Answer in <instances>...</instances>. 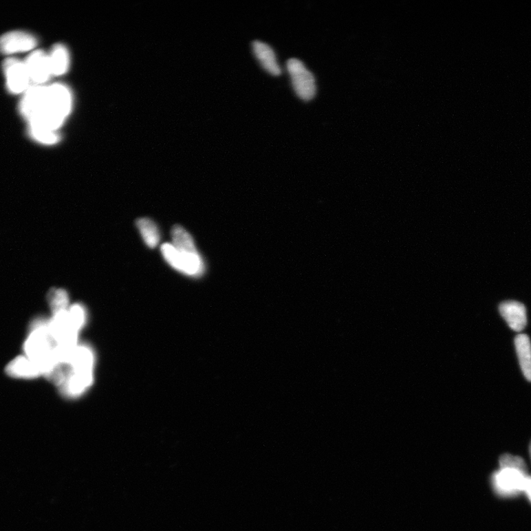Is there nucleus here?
<instances>
[{"label": "nucleus", "instance_id": "obj_3", "mask_svg": "<svg viewBox=\"0 0 531 531\" xmlns=\"http://www.w3.org/2000/svg\"><path fill=\"white\" fill-rule=\"evenodd\" d=\"M72 107V95L63 85L47 86L44 105L28 125L56 131L63 124Z\"/></svg>", "mask_w": 531, "mask_h": 531}, {"label": "nucleus", "instance_id": "obj_15", "mask_svg": "<svg viewBox=\"0 0 531 531\" xmlns=\"http://www.w3.org/2000/svg\"><path fill=\"white\" fill-rule=\"evenodd\" d=\"M48 55L53 76L65 74L69 67V54L66 47L61 44L56 45Z\"/></svg>", "mask_w": 531, "mask_h": 531}, {"label": "nucleus", "instance_id": "obj_6", "mask_svg": "<svg viewBox=\"0 0 531 531\" xmlns=\"http://www.w3.org/2000/svg\"><path fill=\"white\" fill-rule=\"evenodd\" d=\"M287 66L296 94L303 100H312L316 90L313 74L298 58L289 59Z\"/></svg>", "mask_w": 531, "mask_h": 531}, {"label": "nucleus", "instance_id": "obj_2", "mask_svg": "<svg viewBox=\"0 0 531 531\" xmlns=\"http://www.w3.org/2000/svg\"><path fill=\"white\" fill-rule=\"evenodd\" d=\"M58 349V345L50 330L49 319L39 318L30 323L23 352L40 367L43 376L57 362Z\"/></svg>", "mask_w": 531, "mask_h": 531}, {"label": "nucleus", "instance_id": "obj_12", "mask_svg": "<svg viewBox=\"0 0 531 531\" xmlns=\"http://www.w3.org/2000/svg\"><path fill=\"white\" fill-rule=\"evenodd\" d=\"M499 311L513 331L519 332L525 328L527 314L523 303L514 301H505L499 305Z\"/></svg>", "mask_w": 531, "mask_h": 531}, {"label": "nucleus", "instance_id": "obj_20", "mask_svg": "<svg viewBox=\"0 0 531 531\" xmlns=\"http://www.w3.org/2000/svg\"><path fill=\"white\" fill-rule=\"evenodd\" d=\"M500 468H515L528 474L527 466L522 457L510 454H505L499 458Z\"/></svg>", "mask_w": 531, "mask_h": 531}, {"label": "nucleus", "instance_id": "obj_7", "mask_svg": "<svg viewBox=\"0 0 531 531\" xmlns=\"http://www.w3.org/2000/svg\"><path fill=\"white\" fill-rule=\"evenodd\" d=\"M7 88L13 94H25L32 85L24 61L8 58L3 63Z\"/></svg>", "mask_w": 531, "mask_h": 531}, {"label": "nucleus", "instance_id": "obj_11", "mask_svg": "<svg viewBox=\"0 0 531 531\" xmlns=\"http://www.w3.org/2000/svg\"><path fill=\"white\" fill-rule=\"evenodd\" d=\"M8 376L14 379L32 380L43 376L42 369L25 355H20L10 362L6 369Z\"/></svg>", "mask_w": 531, "mask_h": 531}, {"label": "nucleus", "instance_id": "obj_10", "mask_svg": "<svg viewBox=\"0 0 531 531\" xmlns=\"http://www.w3.org/2000/svg\"><path fill=\"white\" fill-rule=\"evenodd\" d=\"M47 86L32 85L24 94L20 102V113L28 121L34 118L42 109Z\"/></svg>", "mask_w": 531, "mask_h": 531}, {"label": "nucleus", "instance_id": "obj_4", "mask_svg": "<svg viewBox=\"0 0 531 531\" xmlns=\"http://www.w3.org/2000/svg\"><path fill=\"white\" fill-rule=\"evenodd\" d=\"M163 258L177 271L193 278L202 277L206 271V265L198 251L178 250L172 243L161 246Z\"/></svg>", "mask_w": 531, "mask_h": 531}, {"label": "nucleus", "instance_id": "obj_16", "mask_svg": "<svg viewBox=\"0 0 531 531\" xmlns=\"http://www.w3.org/2000/svg\"><path fill=\"white\" fill-rule=\"evenodd\" d=\"M137 228L142 239L149 248H155L160 241L159 228L154 221L142 218L137 221Z\"/></svg>", "mask_w": 531, "mask_h": 531}, {"label": "nucleus", "instance_id": "obj_14", "mask_svg": "<svg viewBox=\"0 0 531 531\" xmlns=\"http://www.w3.org/2000/svg\"><path fill=\"white\" fill-rule=\"evenodd\" d=\"M514 344L521 369L525 379L531 382V343L529 336L525 334L517 335Z\"/></svg>", "mask_w": 531, "mask_h": 531}, {"label": "nucleus", "instance_id": "obj_18", "mask_svg": "<svg viewBox=\"0 0 531 531\" xmlns=\"http://www.w3.org/2000/svg\"><path fill=\"white\" fill-rule=\"evenodd\" d=\"M29 135L36 142L44 145H54L59 141L58 132L34 126H28Z\"/></svg>", "mask_w": 531, "mask_h": 531}, {"label": "nucleus", "instance_id": "obj_8", "mask_svg": "<svg viewBox=\"0 0 531 531\" xmlns=\"http://www.w3.org/2000/svg\"><path fill=\"white\" fill-rule=\"evenodd\" d=\"M25 64L34 85H44L53 76L49 55L43 50L34 51L27 58Z\"/></svg>", "mask_w": 531, "mask_h": 531}, {"label": "nucleus", "instance_id": "obj_5", "mask_svg": "<svg viewBox=\"0 0 531 531\" xmlns=\"http://www.w3.org/2000/svg\"><path fill=\"white\" fill-rule=\"evenodd\" d=\"M528 474L517 469L500 468L492 479L495 491L502 497H514L523 492Z\"/></svg>", "mask_w": 531, "mask_h": 531}, {"label": "nucleus", "instance_id": "obj_21", "mask_svg": "<svg viewBox=\"0 0 531 531\" xmlns=\"http://www.w3.org/2000/svg\"><path fill=\"white\" fill-rule=\"evenodd\" d=\"M523 492L525 493L531 502V476H528L526 478Z\"/></svg>", "mask_w": 531, "mask_h": 531}, {"label": "nucleus", "instance_id": "obj_13", "mask_svg": "<svg viewBox=\"0 0 531 531\" xmlns=\"http://www.w3.org/2000/svg\"><path fill=\"white\" fill-rule=\"evenodd\" d=\"M252 48L254 56L260 61L264 69L273 76L281 75V69L278 64L274 50L270 45L261 41L255 40L252 43Z\"/></svg>", "mask_w": 531, "mask_h": 531}, {"label": "nucleus", "instance_id": "obj_22", "mask_svg": "<svg viewBox=\"0 0 531 531\" xmlns=\"http://www.w3.org/2000/svg\"><path fill=\"white\" fill-rule=\"evenodd\" d=\"M529 451H530V458H531V442H530V444Z\"/></svg>", "mask_w": 531, "mask_h": 531}, {"label": "nucleus", "instance_id": "obj_19", "mask_svg": "<svg viewBox=\"0 0 531 531\" xmlns=\"http://www.w3.org/2000/svg\"><path fill=\"white\" fill-rule=\"evenodd\" d=\"M48 303L52 314L67 310L69 307V295L66 290L54 289L48 294Z\"/></svg>", "mask_w": 531, "mask_h": 531}, {"label": "nucleus", "instance_id": "obj_17", "mask_svg": "<svg viewBox=\"0 0 531 531\" xmlns=\"http://www.w3.org/2000/svg\"><path fill=\"white\" fill-rule=\"evenodd\" d=\"M172 244L178 250L198 251L191 234L182 227L176 226L171 230Z\"/></svg>", "mask_w": 531, "mask_h": 531}, {"label": "nucleus", "instance_id": "obj_9", "mask_svg": "<svg viewBox=\"0 0 531 531\" xmlns=\"http://www.w3.org/2000/svg\"><path fill=\"white\" fill-rule=\"evenodd\" d=\"M36 45V37L25 32H12L0 37V52L4 54L28 52Z\"/></svg>", "mask_w": 531, "mask_h": 531}, {"label": "nucleus", "instance_id": "obj_1", "mask_svg": "<svg viewBox=\"0 0 531 531\" xmlns=\"http://www.w3.org/2000/svg\"><path fill=\"white\" fill-rule=\"evenodd\" d=\"M94 364V351L87 345L78 344L59 355L45 377L64 395L77 397L93 383Z\"/></svg>", "mask_w": 531, "mask_h": 531}]
</instances>
